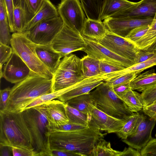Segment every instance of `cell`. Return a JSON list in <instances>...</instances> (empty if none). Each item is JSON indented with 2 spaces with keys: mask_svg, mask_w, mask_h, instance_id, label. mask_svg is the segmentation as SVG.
<instances>
[{
  "mask_svg": "<svg viewBox=\"0 0 156 156\" xmlns=\"http://www.w3.org/2000/svg\"><path fill=\"white\" fill-rule=\"evenodd\" d=\"M106 134L90 125L86 128L73 131L53 130L50 135V147L51 150L67 151L78 156H90L94 147Z\"/></svg>",
  "mask_w": 156,
  "mask_h": 156,
  "instance_id": "1",
  "label": "cell"
},
{
  "mask_svg": "<svg viewBox=\"0 0 156 156\" xmlns=\"http://www.w3.org/2000/svg\"><path fill=\"white\" fill-rule=\"evenodd\" d=\"M53 92L52 80L46 79L31 71L27 77L11 88L6 107L3 111L22 112L37 98Z\"/></svg>",
  "mask_w": 156,
  "mask_h": 156,
  "instance_id": "2",
  "label": "cell"
},
{
  "mask_svg": "<svg viewBox=\"0 0 156 156\" xmlns=\"http://www.w3.org/2000/svg\"><path fill=\"white\" fill-rule=\"evenodd\" d=\"M22 112L36 156H51L49 141L51 129L46 116L45 103Z\"/></svg>",
  "mask_w": 156,
  "mask_h": 156,
  "instance_id": "3",
  "label": "cell"
},
{
  "mask_svg": "<svg viewBox=\"0 0 156 156\" xmlns=\"http://www.w3.org/2000/svg\"><path fill=\"white\" fill-rule=\"evenodd\" d=\"M0 145L33 149L22 112H0Z\"/></svg>",
  "mask_w": 156,
  "mask_h": 156,
  "instance_id": "4",
  "label": "cell"
},
{
  "mask_svg": "<svg viewBox=\"0 0 156 156\" xmlns=\"http://www.w3.org/2000/svg\"><path fill=\"white\" fill-rule=\"evenodd\" d=\"M10 45L13 51L22 58L31 71L46 79H52L53 74L37 54V44L28 38L25 32L13 33Z\"/></svg>",
  "mask_w": 156,
  "mask_h": 156,
  "instance_id": "5",
  "label": "cell"
},
{
  "mask_svg": "<svg viewBox=\"0 0 156 156\" xmlns=\"http://www.w3.org/2000/svg\"><path fill=\"white\" fill-rule=\"evenodd\" d=\"M97 108L112 117L126 120L133 112L115 93L112 87L106 82L98 85L90 92Z\"/></svg>",
  "mask_w": 156,
  "mask_h": 156,
  "instance_id": "6",
  "label": "cell"
},
{
  "mask_svg": "<svg viewBox=\"0 0 156 156\" xmlns=\"http://www.w3.org/2000/svg\"><path fill=\"white\" fill-rule=\"evenodd\" d=\"M85 79L81 70V59L70 54L61 59L53 74V92L65 89L69 91Z\"/></svg>",
  "mask_w": 156,
  "mask_h": 156,
  "instance_id": "7",
  "label": "cell"
},
{
  "mask_svg": "<svg viewBox=\"0 0 156 156\" xmlns=\"http://www.w3.org/2000/svg\"><path fill=\"white\" fill-rule=\"evenodd\" d=\"M51 44L62 58L74 51H83L86 46L81 34L64 24Z\"/></svg>",
  "mask_w": 156,
  "mask_h": 156,
  "instance_id": "8",
  "label": "cell"
},
{
  "mask_svg": "<svg viewBox=\"0 0 156 156\" xmlns=\"http://www.w3.org/2000/svg\"><path fill=\"white\" fill-rule=\"evenodd\" d=\"M63 24L58 16L41 22L25 32L28 38L36 44H50Z\"/></svg>",
  "mask_w": 156,
  "mask_h": 156,
  "instance_id": "9",
  "label": "cell"
},
{
  "mask_svg": "<svg viewBox=\"0 0 156 156\" xmlns=\"http://www.w3.org/2000/svg\"><path fill=\"white\" fill-rule=\"evenodd\" d=\"M57 9L64 24L81 34L86 18L79 0H62Z\"/></svg>",
  "mask_w": 156,
  "mask_h": 156,
  "instance_id": "10",
  "label": "cell"
},
{
  "mask_svg": "<svg viewBox=\"0 0 156 156\" xmlns=\"http://www.w3.org/2000/svg\"><path fill=\"white\" fill-rule=\"evenodd\" d=\"M96 41L115 54L134 62L140 50L134 44L126 38L109 30L104 37Z\"/></svg>",
  "mask_w": 156,
  "mask_h": 156,
  "instance_id": "11",
  "label": "cell"
},
{
  "mask_svg": "<svg viewBox=\"0 0 156 156\" xmlns=\"http://www.w3.org/2000/svg\"><path fill=\"white\" fill-rule=\"evenodd\" d=\"M83 37L86 46L83 51L89 57L99 60L120 64L126 68L135 64L134 61L115 54L97 41Z\"/></svg>",
  "mask_w": 156,
  "mask_h": 156,
  "instance_id": "12",
  "label": "cell"
},
{
  "mask_svg": "<svg viewBox=\"0 0 156 156\" xmlns=\"http://www.w3.org/2000/svg\"><path fill=\"white\" fill-rule=\"evenodd\" d=\"M156 124V120L141 114L136 131L122 141L129 146L140 151L152 138V132Z\"/></svg>",
  "mask_w": 156,
  "mask_h": 156,
  "instance_id": "13",
  "label": "cell"
},
{
  "mask_svg": "<svg viewBox=\"0 0 156 156\" xmlns=\"http://www.w3.org/2000/svg\"><path fill=\"white\" fill-rule=\"evenodd\" d=\"M153 17L144 18H113L109 17L103 22L111 32L125 37L134 28L139 26L150 25Z\"/></svg>",
  "mask_w": 156,
  "mask_h": 156,
  "instance_id": "14",
  "label": "cell"
},
{
  "mask_svg": "<svg viewBox=\"0 0 156 156\" xmlns=\"http://www.w3.org/2000/svg\"><path fill=\"white\" fill-rule=\"evenodd\" d=\"M89 125L94 126L108 133H117L124 124L126 120L110 116L91 104L88 113Z\"/></svg>",
  "mask_w": 156,
  "mask_h": 156,
  "instance_id": "15",
  "label": "cell"
},
{
  "mask_svg": "<svg viewBox=\"0 0 156 156\" xmlns=\"http://www.w3.org/2000/svg\"><path fill=\"white\" fill-rule=\"evenodd\" d=\"M31 70L15 52L12 54L4 66L3 77L12 83H16L24 80L29 75Z\"/></svg>",
  "mask_w": 156,
  "mask_h": 156,
  "instance_id": "16",
  "label": "cell"
},
{
  "mask_svg": "<svg viewBox=\"0 0 156 156\" xmlns=\"http://www.w3.org/2000/svg\"><path fill=\"white\" fill-rule=\"evenodd\" d=\"M156 12V0H141L134 5L112 16L113 18L154 17Z\"/></svg>",
  "mask_w": 156,
  "mask_h": 156,
  "instance_id": "17",
  "label": "cell"
},
{
  "mask_svg": "<svg viewBox=\"0 0 156 156\" xmlns=\"http://www.w3.org/2000/svg\"><path fill=\"white\" fill-rule=\"evenodd\" d=\"M44 103L45 115L51 131L54 128L69 122L66 112V103L58 99H54Z\"/></svg>",
  "mask_w": 156,
  "mask_h": 156,
  "instance_id": "18",
  "label": "cell"
},
{
  "mask_svg": "<svg viewBox=\"0 0 156 156\" xmlns=\"http://www.w3.org/2000/svg\"><path fill=\"white\" fill-rule=\"evenodd\" d=\"M104 82V78L101 74L86 78L75 86L72 89L58 97L57 99L66 103L73 98L89 93Z\"/></svg>",
  "mask_w": 156,
  "mask_h": 156,
  "instance_id": "19",
  "label": "cell"
},
{
  "mask_svg": "<svg viewBox=\"0 0 156 156\" xmlns=\"http://www.w3.org/2000/svg\"><path fill=\"white\" fill-rule=\"evenodd\" d=\"M36 51L41 61L53 74L62 58L61 55L54 50L51 44H37Z\"/></svg>",
  "mask_w": 156,
  "mask_h": 156,
  "instance_id": "20",
  "label": "cell"
},
{
  "mask_svg": "<svg viewBox=\"0 0 156 156\" xmlns=\"http://www.w3.org/2000/svg\"><path fill=\"white\" fill-rule=\"evenodd\" d=\"M58 16L59 15L57 8L50 0H44L39 11L27 24L23 32L28 31L41 22Z\"/></svg>",
  "mask_w": 156,
  "mask_h": 156,
  "instance_id": "21",
  "label": "cell"
},
{
  "mask_svg": "<svg viewBox=\"0 0 156 156\" xmlns=\"http://www.w3.org/2000/svg\"><path fill=\"white\" fill-rule=\"evenodd\" d=\"M108 30L102 21L86 18L81 34L83 37L98 41L104 37Z\"/></svg>",
  "mask_w": 156,
  "mask_h": 156,
  "instance_id": "22",
  "label": "cell"
},
{
  "mask_svg": "<svg viewBox=\"0 0 156 156\" xmlns=\"http://www.w3.org/2000/svg\"><path fill=\"white\" fill-rule=\"evenodd\" d=\"M136 2L127 0H105L100 16L101 21L134 5Z\"/></svg>",
  "mask_w": 156,
  "mask_h": 156,
  "instance_id": "23",
  "label": "cell"
},
{
  "mask_svg": "<svg viewBox=\"0 0 156 156\" xmlns=\"http://www.w3.org/2000/svg\"><path fill=\"white\" fill-rule=\"evenodd\" d=\"M155 84L156 73L154 69H151L137 76L130 82V86L132 90L141 92L147 87Z\"/></svg>",
  "mask_w": 156,
  "mask_h": 156,
  "instance_id": "24",
  "label": "cell"
},
{
  "mask_svg": "<svg viewBox=\"0 0 156 156\" xmlns=\"http://www.w3.org/2000/svg\"><path fill=\"white\" fill-rule=\"evenodd\" d=\"M4 0H0V43L10 45L12 35Z\"/></svg>",
  "mask_w": 156,
  "mask_h": 156,
  "instance_id": "25",
  "label": "cell"
},
{
  "mask_svg": "<svg viewBox=\"0 0 156 156\" xmlns=\"http://www.w3.org/2000/svg\"><path fill=\"white\" fill-rule=\"evenodd\" d=\"M154 66H156V54L145 61L134 64L120 71L107 74L105 75V78L108 80L132 72H135L138 75L144 70Z\"/></svg>",
  "mask_w": 156,
  "mask_h": 156,
  "instance_id": "26",
  "label": "cell"
},
{
  "mask_svg": "<svg viewBox=\"0 0 156 156\" xmlns=\"http://www.w3.org/2000/svg\"><path fill=\"white\" fill-rule=\"evenodd\" d=\"M105 0H80L87 18L100 20V16Z\"/></svg>",
  "mask_w": 156,
  "mask_h": 156,
  "instance_id": "27",
  "label": "cell"
},
{
  "mask_svg": "<svg viewBox=\"0 0 156 156\" xmlns=\"http://www.w3.org/2000/svg\"><path fill=\"white\" fill-rule=\"evenodd\" d=\"M130 111L137 112L142 110L144 102L141 94L129 89L121 98Z\"/></svg>",
  "mask_w": 156,
  "mask_h": 156,
  "instance_id": "28",
  "label": "cell"
},
{
  "mask_svg": "<svg viewBox=\"0 0 156 156\" xmlns=\"http://www.w3.org/2000/svg\"><path fill=\"white\" fill-rule=\"evenodd\" d=\"M141 114L133 112L126 120L125 122L120 129L116 133L117 136L122 140L126 139L136 130L141 119Z\"/></svg>",
  "mask_w": 156,
  "mask_h": 156,
  "instance_id": "29",
  "label": "cell"
},
{
  "mask_svg": "<svg viewBox=\"0 0 156 156\" xmlns=\"http://www.w3.org/2000/svg\"><path fill=\"white\" fill-rule=\"evenodd\" d=\"M66 103L86 114L89 113L91 104L94 105L93 99L90 92L73 98L67 101Z\"/></svg>",
  "mask_w": 156,
  "mask_h": 156,
  "instance_id": "30",
  "label": "cell"
},
{
  "mask_svg": "<svg viewBox=\"0 0 156 156\" xmlns=\"http://www.w3.org/2000/svg\"><path fill=\"white\" fill-rule=\"evenodd\" d=\"M81 70L85 78L94 76L101 74L99 60L87 55L81 59Z\"/></svg>",
  "mask_w": 156,
  "mask_h": 156,
  "instance_id": "31",
  "label": "cell"
},
{
  "mask_svg": "<svg viewBox=\"0 0 156 156\" xmlns=\"http://www.w3.org/2000/svg\"><path fill=\"white\" fill-rule=\"evenodd\" d=\"M122 156V151L114 150L110 142L101 139L93 148L90 156Z\"/></svg>",
  "mask_w": 156,
  "mask_h": 156,
  "instance_id": "32",
  "label": "cell"
},
{
  "mask_svg": "<svg viewBox=\"0 0 156 156\" xmlns=\"http://www.w3.org/2000/svg\"><path fill=\"white\" fill-rule=\"evenodd\" d=\"M44 0H21L20 5L22 7L25 12L27 24L33 18L39 11Z\"/></svg>",
  "mask_w": 156,
  "mask_h": 156,
  "instance_id": "33",
  "label": "cell"
},
{
  "mask_svg": "<svg viewBox=\"0 0 156 156\" xmlns=\"http://www.w3.org/2000/svg\"><path fill=\"white\" fill-rule=\"evenodd\" d=\"M67 115L69 122H71L89 126L88 114H86L70 106L66 103Z\"/></svg>",
  "mask_w": 156,
  "mask_h": 156,
  "instance_id": "34",
  "label": "cell"
},
{
  "mask_svg": "<svg viewBox=\"0 0 156 156\" xmlns=\"http://www.w3.org/2000/svg\"><path fill=\"white\" fill-rule=\"evenodd\" d=\"M13 20L14 33L23 32L27 22L25 12L20 5L14 8Z\"/></svg>",
  "mask_w": 156,
  "mask_h": 156,
  "instance_id": "35",
  "label": "cell"
},
{
  "mask_svg": "<svg viewBox=\"0 0 156 156\" xmlns=\"http://www.w3.org/2000/svg\"><path fill=\"white\" fill-rule=\"evenodd\" d=\"M99 61L100 73L101 75H105L120 71L126 68L124 66L120 64L106 61Z\"/></svg>",
  "mask_w": 156,
  "mask_h": 156,
  "instance_id": "36",
  "label": "cell"
},
{
  "mask_svg": "<svg viewBox=\"0 0 156 156\" xmlns=\"http://www.w3.org/2000/svg\"><path fill=\"white\" fill-rule=\"evenodd\" d=\"M138 75L135 72H132L117 77L112 78L105 81L109 86L115 87L130 82Z\"/></svg>",
  "mask_w": 156,
  "mask_h": 156,
  "instance_id": "37",
  "label": "cell"
},
{
  "mask_svg": "<svg viewBox=\"0 0 156 156\" xmlns=\"http://www.w3.org/2000/svg\"><path fill=\"white\" fill-rule=\"evenodd\" d=\"M150 25H143L134 28L125 38L135 44L145 34Z\"/></svg>",
  "mask_w": 156,
  "mask_h": 156,
  "instance_id": "38",
  "label": "cell"
},
{
  "mask_svg": "<svg viewBox=\"0 0 156 156\" xmlns=\"http://www.w3.org/2000/svg\"><path fill=\"white\" fill-rule=\"evenodd\" d=\"M141 92L144 107L149 105L156 101V84L147 87Z\"/></svg>",
  "mask_w": 156,
  "mask_h": 156,
  "instance_id": "39",
  "label": "cell"
},
{
  "mask_svg": "<svg viewBox=\"0 0 156 156\" xmlns=\"http://www.w3.org/2000/svg\"><path fill=\"white\" fill-rule=\"evenodd\" d=\"M13 53L11 47L0 43V74L3 73V66L9 59Z\"/></svg>",
  "mask_w": 156,
  "mask_h": 156,
  "instance_id": "40",
  "label": "cell"
},
{
  "mask_svg": "<svg viewBox=\"0 0 156 156\" xmlns=\"http://www.w3.org/2000/svg\"><path fill=\"white\" fill-rule=\"evenodd\" d=\"M140 152L141 156H156V138L152 137Z\"/></svg>",
  "mask_w": 156,
  "mask_h": 156,
  "instance_id": "41",
  "label": "cell"
},
{
  "mask_svg": "<svg viewBox=\"0 0 156 156\" xmlns=\"http://www.w3.org/2000/svg\"><path fill=\"white\" fill-rule=\"evenodd\" d=\"M88 126H86L69 122L67 123L54 128L52 131L53 130L60 131H73L85 129L87 128Z\"/></svg>",
  "mask_w": 156,
  "mask_h": 156,
  "instance_id": "42",
  "label": "cell"
},
{
  "mask_svg": "<svg viewBox=\"0 0 156 156\" xmlns=\"http://www.w3.org/2000/svg\"><path fill=\"white\" fill-rule=\"evenodd\" d=\"M13 156H36L34 150L21 147H12Z\"/></svg>",
  "mask_w": 156,
  "mask_h": 156,
  "instance_id": "43",
  "label": "cell"
},
{
  "mask_svg": "<svg viewBox=\"0 0 156 156\" xmlns=\"http://www.w3.org/2000/svg\"><path fill=\"white\" fill-rule=\"evenodd\" d=\"M156 54L154 51L140 50L137 53L135 60V64L145 61L149 59Z\"/></svg>",
  "mask_w": 156,
  "mask_h": 156,
  "instance_id": "44",
  "label": "cell"
},
{
  "mask_svg": "<svg viewBox=\"0 0 156 156\" xmlns=\"http://www.w3.org/2000/svg\"><path fill=\"white\" fill-rule=\"evenodd\" d=\"M11 89L8 87L0 90V111L2 112L5 110L6 107L8 100L10 95Z\"/></svg>",
  "mask_w": 156,
  "mask_h": 156,
  "instance_id": "45",
  "label": "cell"
},
{
  "mask_svg": "<svg viewBox=\"0 0 156 156\" xmlns=\"http://www.w3.org/2000/svg\"><path fill=\"white\" fill-rule=\"evenodd\" d=\"M8 14L10 28L11 33H14L13 20L14 7L12 0H4Z\"/></svg>",
  "mask_w": 156,
  "mask_h": 156,
  "instance_id": "46",
  "label": "cell"
},
{
  "mask_svg": "<svg viewBox=\"0 0 156 156\" xmlns=\"http://www.w3.org/2000/svg\"><path fill=\"white\" fill-rule=\"evenodd\" d=\"M143 111L151 119L156 120V101L150 105L144 107Z\"/></svg>",
  "mask_w": 156,
  "mask_h": 156,
  "instance_id": "47",
  "label": "cell"
},
{
  "mask_svg": "<svg viewBox=\"0 0 156 156\" xmlns=\"http://www.w3.org/2000/svg\"><path fill=\"white\" fill-rule=\"evenodd\" d=\"M145 36L147 38L151 40H156V12L153 21L145 34Z\"/></svg>",
  "mask_w": 156,
  "mask_h": 156,
  "instance_id": "48",
  "label": "cell"
},
{
  "mask_svg": "<svg viewBox=\"0 0 156 156\" xmlns=\"http://www.w3.org/2000/svg\"><path fill=\"white\" fill-rule=\"evenodd\" d=\"M130 83L129 82L113 87L115 93L119 98L121 99L123 94L131 89Z\"/></svg>",
  "mask_w": 156,
  "mask_h": 156,
  "instance_id": "49",
  "label": "cell"
},
{
  "mask_svg": "<svg viewBox=\"0 0 156 156\" xmlns=\"http://www.w3.org/2000/svg\"><path fill=\"white\" fill-rule=\"evenodd\" d=\"M122 156H141L140 151L129 146L122 151Z\"/></svg>",
  "mask_w": 156,
  "mask_h": 156,
  "instance_id": "50",
  "label": "cell"
},
{
  "mask_svg": "<svg viewBox=\"0 0 156 156\" xmlns=\"http://www.w3.org/2000/svg\"><path fill=\"white\" fill-rule=\"evenodd\" d=\"M51 156H78L73 153L61 150L53 149L51 150Z\"/></svg>",
  "mask_w": 156,
  "mask_h": 156,
  "instance_id": "51",
  "label": "cell"
},
{
  "mask_svg": "<svg viewBox=\"0 0 156 156\" xmlns=\"http://www.w3.org/2000/svg\"><path fill=\"white\" fill-rule=\"evenodd\" d=\"M0 154L1 156H13L12 147L0 145Z\"/></svg>",
  "mask_w": 156,
  "mask_h": 156,
  "instance_id": "52",
  "label": "cell"
},
{
  "mask_svg": "<svg viewBox=\"0 0 156 156\" xmlns=\"http://www.w3.org/2000/svg\"><path fill=\"white\" fill-rule=\"evenodd\" d=\"M22 0H12L14 8L20 6Z\"/></svg>",
  "mask_w": 156,
  "mask_h": 156,
  "instance_id": "53",
  "label": "cell"
},
{
  "mask_svg": "<svg viewBox=\"0 0 156 156\" xmlns=\"http://www.w3.org/2000/svg\"><path fill=\"white\" fill-rule=\"evenodd\" d=\"M147 51H154L156 52V41Z\"/></svg>",
  "mask_w": 156,
  "mask_h": 156,
  "instance_id": "54",
  "label": "cell"
},
{
  "mask_svg": "<svg viewBox=\"0 0 156 156\" xmlns=\"http://www.w3.org/2000/svg\"><path fill=\"white\" fill-rule=\"evenodd\" d=\"M155 136H156V134H155Z\"/></svg>",
  "mask_w": 156,
  "mask_h": 156,
  "instance_id": "55",
  "label": "cell"
}]
</instances>
